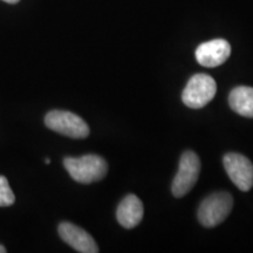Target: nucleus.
Returning <instances> with one entry per match:
<instances>
[{
    "label": "nucleus",
    "mask_w": 253,
    "mask_h": 253,
    "mask_svg": "<svg viewBox=\"0 0 253 253\" xmlns=\"http://www.w3.org/2000/svg\"><path fill=\"white\" fill-rule=\"evenodd\" d=\"M144 214L143 204L141 199L135 195H128L119 204L116 218L120 225L125 229H134L141 223Z\"/></svg>",
    "instance_id": "9"
},
{
    "label": "nucleus",
    "mask_w": 253,
    "mask_h": 253,
    "mask_svg": "<svg viewBox=\"0 0 253 253\" xmlns=\"http://www.w3.org/2000/svg\"><path fill=\"white\" fill-rule=\"evenodd\" d=\"M231 54V46L226 40L214 39L199 45L196 49V59L199 65L208 68L223 65Z\"/></svg>",
    "instance_id": "7"
},
{
    "label": "nucleus",
    "mask_w": 253,
    "mask_h": 253,
    "mask_svg": "<svg viewBox=\"0 0 253 253\" xmlns=\"http://www.w3.org/2000/svg\"><path fill=\"white\" fill-rule=\"evenodd\" d=\"M199 172H201V161L197 154L191 150L183 153L179 160L178 171L172 181V195L177 198H181L189 194L198 181Z\"/></svg>",
    "instance_id": "5"
},
{
    "label": "nucleus",
    "mask_w": 253,
    "mask_h": 253,
    "mask_svg": "<svg viewBox=\"0 0 253 253\" xmlns=\"http://www.w3.org/2000/svg\"><path fill=\"white\" fill-rule=\"evenodd\" d=\"M227 176L240 191H249L253 186V164L244 155L229 153L223 158Z\"/></svg>",
    "instance_id": "6"
},
{
    "label": "nucleus",
    "mask_w": 253,
    "mask_h": 253,
    "mask_svg": "<svg viewBox=\"0 0 253 253\" xmlns=\"http://www.w3.org/2000/svg\"><path fill=\"white\" fill-rule=\"evenodd\" d=\"M233 208L229 192L220 191L208 196L198 209V220L205 227H214L226 219Z\"/></svg>",
    "instance_id": "2"
},
{
    "label": "nucleus",
    "mask_w": 253,
    "mask_h": 253,
    "mask_svg": "<svg viewBox=\"0 0 253 253\" xmlns=\"http://www.w3.org/2000/svg\"><path fill=\"white\" fill-rule=\"evenodd\" d=\"M216 91V81L210 75L196 74L186 84L182 100L189 108L201 109L212 101Z\"/></svg>",
    "instance_id": "4"
},
{
    "label": "nucleus",
    "mask_w": 253,
    "mask_h": 253,
    "mask_svg": "<svg viewBox=\"0 0 253 253\" xmlns=\"http://www.w3.org/2000/svg\"><path fill=\"white\" fill-rule=\"evenodd\" d=\"M63 166L69 176L81 184H90L101 181L108 172L106 160L94 154L81 157H66L63 160Z\"/></svg>",
    "instance_id": "1"
},
{
    "label": "nucleus",
    "mask_w": 253,
    "mask_h": 253,
    "mask_svg": "<svg viewBox=\"0 0 253 253\" xmlns=\"http://www.w3.org/2000/svg\"><path fill=\"white\" fill-rule=\"evenodd\" d=\"M2 1L7 2V4H17V2L20 1V0H2Z\"/></svg>",
    "instance_id": "12"
},
{
    "label": "nucleus",
    "mask_w": 253,
    "mask_h": 253,
    "mask_svg": "<svg viewBox=\"0 0 253 253\" xmlns=\"http://www.w3.org/2000/svg\"><path fill=\"white\" fill-rule=\"evenodd\" d=\"M15 196L9 188L8 181L5 176L0 175V208H6L13 205Z\"/></svg>",
    "instance_id": "11"
},
{
    "label": "nucleus",
    "mask_w": 253,
    "mask_h": 253,
    "mask_svg": "<svg viewBox=\"0 0 253 253\" xmlns=\"http://www.w3.org/2000/svg\"><path fill=\"white\" fill-rule=\"evenodd\" d=\"M45 125L50 130L71 138H86L89 126L77 114L67 110H52L45 116Z\"/></svg>",
    "instance_id": "3"
},
{
    "label": "nucleus",
    "mask_w": 253,
    "mask_h": 253,
    "mask_svg": "<svg viewBox=\"0 0 253 253\" xmlns=\"http://www.w3.org/2000/svg\"><path fill=\"white\" fill-rule=\"evenodd\" d=\"M0 253H6V249L2 245H0Z\"/></svg>",
    "instance_id": "13"
},
{
    "label": "nucleus",
    "mask_w": 253,
    "mask_h": 253,
    "mask_svg": "<svg viewBox=\"0 0 253 253\" xmlns=\"http://www.w3.org/2000/svg\"><path fill=\"white\" fill-rule=\"evenodd\" d=\"M229 104L231 109L240 116L253 119V88L236 87L229 95Z\"/></svg>",
    "instance_id": "10"
},
{
    "label": "nucleus",
    "mask_w": 253,
    "mask_h": 253,
    "mask_svg": "<svg viewBox=\"0 0 253 253\" xmlns=\"http://www.w3.org/2000/svg\"><path fill=\"white\" fill-rule=\"evenodd\" d=\"M59 236L66 244L72 246L75 251L81 253H97L99 248L87 231L75 225V224L63 221L58 227Z\"/></svg>",
    "instance_id": "8"
},
{
    "label": "nucleus",
    "mask_w": 253,
    "mask_h": 253,
    "mask_svg": "<svg viewBox=\"0 0 253 253\" xmlns=\"http://www.w3.org/2000/svg\"><path fill=\"white\" fill-rule=\"evenodd\" d=\"M45 163H46V164H49V163H50L49 158H45Z\"/></svg>",
    "instance_id": "14"
}]
</instances>
